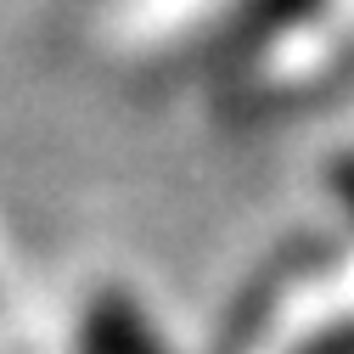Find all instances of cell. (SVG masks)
Listing matches in <instances>:
<instances>
[{
	"label": "cell",
	"mask_w": 354,
	"mask_h": 354,
	"mask_svg": "<svg viewBox=\"0 0 354 354\" xmlns=\"http://www.w3.org/2000/svg\"><path fill=\"white\" fill-rule=\"evenodd\" d=\"M84 354H163V343L124 292H102L84 315Z\"/></svg>",
	"instance_id": "obj_1"
},
{
	"label": "cell",
	"mask_w": 354,
	"mask_h": 354,
	"mask_svg": "<svg viewBox=\"0 0 354 354\" xmlns=\"http://www.w3.org/2000/svg\"><path fill=\"white\" fill-rule=\"evenodd\" d=\"M332 186L348 197V208H354V163H337V174H332Z\"/></svg>",
	"instance_id": "obj_2"
}]
</instances>
